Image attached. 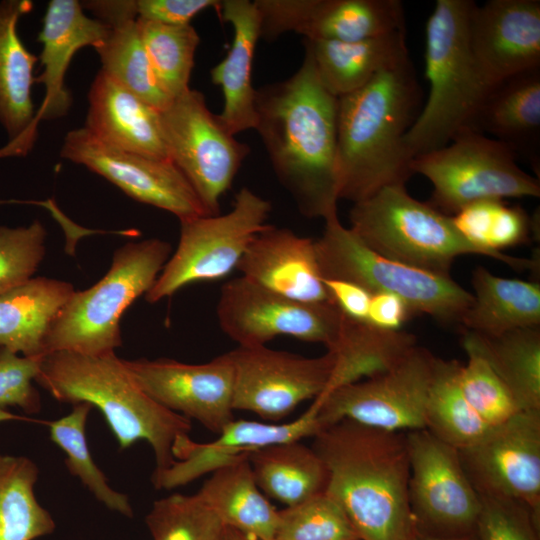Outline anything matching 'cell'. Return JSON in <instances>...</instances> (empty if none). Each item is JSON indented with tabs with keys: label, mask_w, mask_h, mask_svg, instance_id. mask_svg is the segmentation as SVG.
<instances>
[{
	"label": "cell",
	"mask_w": 540,
	"mask_h": 540,
	"mask_svg": "<svg viewBox=\"0 0 540 540\" xmlns=\"http://www.w3.org/2000/svg\"><path fill=\"white\" fill-rule=\"evenodd\" d=\"M411 540H476L475 534L462 537H437L415 532Z\"/></svg>",
	"instance_id": "cell-49"
},
{
	"label": "cell",
	"mask_w": 540,
	"mask_h": 540,
	"mask_svg": "<svg viewBox=\"0 0 540 540\" xmlns=\"http://www.w3.org/2000/svg\"><path fill=\"white\" fill-rule=\"evenodd\" d=\"M461 366L458 360L436 357L425 413V429L457 450L475 444L492 428L465 398Z\"/></svg>",
	"instance_id": "cell-37"
},
{
	"label": "cell",
	"mask_w": 540,
	"mask_h": 540,
	"mask_svg": "<svg viewBox=\"0 0 540 540\" xmlns=\"http://www.w3.org/2000/svg\"><path fill=\"white\" fill-rule=\"evenodd\" d=\"M84 128L112 147L155 158H169L161 111L147 104L103 71L94 78Z\"/></svg>",
	"instance_id": "cell-24"
},
{
	"label": "cell",
	"mask_w": 540,
	"mask_h": 540,
	"mask_svg": "<svg viewBox=\"0 0 540 540\" xmlns=\"http://www.w3.org/2000/svg\"><path fill=\"white\" fill-rule=\"evenodd\" d=\"M91 409L87 403H77L65 416L43 423L49 427L51 441L65 453L64 463L68 472L77 477L106 508L132 518L134 511L129 497L110 486L90 452L86 424Z\"/></svg>",
	"instance_id": "cell-38"
},
{
	"label": "cell",
	"mask_w": 540,
	"mask_h": 540,
	"mask_svg": "<svg viewBox=\"0 0 540 540\" xmlns=\"http://www.w3.org/2000/svg\"><path fill=\"white\" fill-rule=\"evenodd\" d=\"M217 318L238 346H264L275 337L291 336L332 351L341 341L348 316L334 303L290 299L240 276L222 286Z\"/></svg>",
	"instance_id": "cell-13"
},
{
	"label": "cell",
	"mask_w": 540,
	"mask_h": 540,
	"mask_svg": "<svg viewBox=\"0 0 540 540\" xmlns=\"http://www.w3.org/2000/svg\"><path fill=\"white\" fill-rule=\"evenodd\" d=\"M83 9L77 0H51L47 5L38 34L43 71L35 83L44 86L45 95L34 116L36 132L40 120L63 117L71 107L72 97L64 79L73 56L83 47L94 48L108 33L107 24L87 16Z\"/></svg>",
	"instance_id": "cell-22"
},
{
	"label": "cell",
	"mask_w": 540,
	"mask_h": 540,
	"mask_svg": "<svg viewBox=\"0 0 540 540\" xmlns=\"http://www.w3.org/2000/svg\"><path fill=\"white\" fill-rule=\"evenodd\" d=\"M225 540H256V539L249 537L239 532L238 530L226 527Z\"/></svg>",
	"instance_id": "cell-50"
},
{
	"label": "cell",
	"mask_w": 540,
	"mask_h": 540,
	"mask_svg": "<svg viewBox=\"0 0 540 540\" xmlns=\"http://www.w3.org/2000/svg\"><path fill=\"white\" fill-rule=\"evenodd\" d=\"M41 360L0 349V410L17 407L30 415L40 412L41 397L33 382Z\"/></svg>",
	"instance_id": "cell-45"
},
{
	"label": "cell",
	"mask_w": 540,
	"mask_h": 540,
	"mask_svg": "<svg viewBox=\"0 0 540 540\" xmlns=\"http://www.w3.org/2000/svg\"><path fill=\"white\" fill-rule=\"evenodd\" d=\"M315 251L323 280L355 283L371 294L402 298L413 315L425 314L443 324H459L473 294L451 276L428 272L387 258L367 247L338 215L325 220Z\"/></svg>",
	"instance_id": "cell-7"
},
{
	"label": "cell",
	"mask_w": 540,
	"mask_h": 540,
	"mask_svg": "<svg viewBox=\"0 0 540 540\" xmlns=\"http://www.w3.org/2000/svg\"><path fill=\"white\" fill-rule=\"evenodd\" d=\"M451 219L457 231L487 257L519 271L539 269V259L502 253L529 242L535 231V220L522 207L504 200H481L461 208Z\"/></svg>",
	"instance_id": "cell-35"
},
{
	"label": "cell",
	"mask_w": 540,
	"mask_h": 540,
	"mask_svg": "<svg viewBox=\"0 0 540 540\" xmlns=\"http://www.w3.org/2000/svg\"><path fill=\"white\" fill-rule=\"evenodd\" d=\"M124 364L140 386L163 407L219 434L233 418L234 368L224 353L207 363L139 358Z\"/></svg>",
	"instance_id": "cell-18"
},
{
	"label": "cell",
	"mask_w": 540,
	"mask_h": 540,
	"mask_svg": "<svg viewBox=\"0 0 540 540\" xmlns=\"http://www.w3.org/2000/svg\"><path fill=\"white\" fill-rule=\"evenodd\" d=\"M170 255V243L158 238L118 248L107 273L88 289L74 291L59 311L45 339L44 356L58 351L115 352L122 345V315L151 289Z\"/></svg>",
	"instance_id": "cell-6"
},
{
	"label": "cell",
	"mask_w": 540,
	"mask_h": 540,
	"mask_svg": "<svg viewBox=\"0 0 540 540\" xmlns=\"http://www.w3.org/2000/svg\"><path fill=\"white\" fill-rule=\"evenodd\" d=\"M259 489L286 506L325 492L328 472L312 447L300 441L272 444L248 453Z\"/></svg>",
	"instance_id": "cell-33"
},
{
	"label": "cell",
	"mask_w": 540,
	"mask_h": 540,
	"mask_svg": "<svg viewBox=\"0 0 540 540\" xmlns=\"http://www.w3.org/2000/svg\"><path fill=\"white\" fill-rule=\"evenodd\" d=\"M405 434L415 531L437 537L473 535L481 499L463 469L458 450L426 429Z\"/></svg>",
	"instance_id": "cell-14"
},
{
	"label": "cell",
	"mask_w": 540,
	"mask_h": 540,
	"mask_svg": "<svg viewBox=\"0 0 540 540\" xmlns=\"http://www.w3.org/2000/svg\"><path fill=\"white\" fill-rule=\"evenodd\" d=\"M471 0H437L425 27L429 94L404 138L414 157L440 149L464 129H473L492 87L472 53L468 19ZM474 130V129H473Z\"/></svg>",
	"instance_id": "cell-5"
},
{
	"label": "cell",
	"mask_w": 540,
	"mask_h": 540,
	"mask_svg": "<svg viewBox=\"0 0 540 540\" xmlns=\"http://www.w3.org/2000/svg\"><path fill=\"white\" fill-rule=\"evenodd\" d=\"M352 232L370 249L400 263L450 276L454 260L486 254L455 228L451 216L413 198L406 185L387 186L354 203Z\"/></svg>",
	"instance_id": "cell-8"
},
{
	"label": "cell",
	"mask_w": 540,
	"mask_h": 540,
	"mask_svg": "<svg viewBox=\"0 0 540 540\" xmlns=\"http://www.w3.org/2000/svg\"><path fill=\"white\" fill-rule=\"evenodd\" d=\"M413 313L399 296L379 292L372 294L369 303L367 322L383 330H400Z\"/></svg>",
	"instance_id": "cell-47"
},
{
	"label": "cell",
	"mask_w": 540,
	"mask_h": 540,
	"mask_svg": "<svg viewBox=\"0 0 540 540\" xmlns=\"http://www.w3.org/2000/svg\"><path fill=\"white\" fill-rule=\"evenodd\" d=\"M198 494L225 527L256 540H275L278 511L257 486L248 455L212 472Z\"/></svg>",
	"instance_id": "cell-31"
},
{
	"label": "cell",
	"mask_w": 540,
	"mask_h": 540,
	"mask_svg": "<svg viewBox=\"0 0 540 540\" xmlns=\"http://www.w3.org/2000/svg\"><path fill=\"white\" fill-rule=\"evenodd\" d=\"M145 523L152 540H225V525L198 492L154 501Z\"/></svg>",
	"instance_id": "cell-40"
},
{
	"label": "cell",
	"mask_w": 540,
	"mask_h": 540,
	"mask_svg": "<svg viewBox=\"0 0 540 540\" xmlns=\"http://www.w3.org/2000/svg\"><path fill=\"white\" fill-rule=\"evenodd\" d=\"M108 25L94 49L101 71L159 111L173 101L159 85L137 25L135 0H90L81 3Z\"/></svg>",
	"instance_id": "cell-25"
},
{
	"label": "cell",
	"mask_w": 540,
	"mask_h": 540,
	"mask_svg": "<svg viewBox=\"0 0 540 540\" xmlns=\"http://www.w3.org/2000/svg\"><path fill=\"white\" fill-rule=\"evenodd\" d=\"M47 231L39 220L0 226V294L32 278L46 252Z\"/></svg>",
	"instance_id": "cell-43"
},
{
	"label": "cell",
	"mask_w": 540,
	"mask_h": 540,
	"mask_svg": "<svg viewBox=\"0 0 540 540\" xmlns=\"http://www.w3.org/2000/svg\"><path fill=\"white\" fill-rule=\"evenodd\" d=\"M480 496L518 501L540 518V410H522L458 450Z\"/></svg>",
	"instance_id": "cell-17"
},
{
	"label": "cell",
	"mask_w": 540,
	"mask_h": 540,
	"mask_svg": "<svg viewBox=\"0 0 540 540\" xmlns=\"http://www.w3.org/2000/svg\"><path fill=\"white\" fill-rule=\"evenodd\" d=\"M461 345L468 360L460 369V387L479 416L494 427L522 411L488 361L469 344Z\"/></svg>",
	"instance_id": "cell-42"
},
{
	"label": "cell",
	"mask_w": 540,
	"mask_h": 540,
	"mask_svg": "<svg viewBox=\"0 0 540 540\" xmlns=\"http://www.w3.org/2000/svg\"><path fill=\"white\" fill-rule=\"evenodd\" d=\"M275 540H359L341 506L325 492L278 511Z\"/></svg>",
	"instance_id": "cell-41"
},
{
	"label": "cell",
	"mask_w": 540,
	"mask_h": 540,
	"mask_svg": "<svg viewBox=\"0 0 540 540\" xmlns=\"http://www.w3.org/2000/svg\"><path fill=\"white\" fill-rule=\"evenodd\" d=\"M0 203H6V201H0Z\"/></svg>",
	"instance_id": "cell-51"
},
{
	"label": "cell",
	"mask_w": 540,
	"mask_h": 540,
	"mask_svg": "<svg viewBox=\"0 0 540 540\" xmlns=\"http://www.w3.org/2000/svg\"><path fill=\"white\" fill-rule=\"evenodd\" d=\"M469 43L487 82L495 87L515 75L540 68V1L473 2Z\"/></svg>",
	"instance_id": "cell-20"
},
{
	"label": "cell",
	"mask_w": 540,
	"mask_h": 540,
	"mask_svg": "<svg viewBox=\"0 0 540 540\" xmlns=\"http://www.w3.org/2000/svg\"><path fill=\"white\" fill-rule=\"evenodd\" d=\"M255 111L254 129L300 213L337 216L338 98L323 86L309 50L291 77L256 89Z\"/></svg>",
	"instance_id": "cell-1"
},
{
	"label": "cell",
	"mask_w": 540,
	"mask_h": 540,
	"mask_svg": "<svg viewBox=\"0 0 540 540\" xmlns=\"http://www.w3.org/2000/svg\"><path fill=\"white\" fill-rule=\"evenodd\" d=\"M474 130L488 133L539 167L540 68L504 80L484 101Z\"/></svg>",
	"instance_id": "cell-28"
},
{
	"label": "cell",
	"mask_w": 540,
	"mask_h": 540,
	"mask_svg": "<svg viewBox=\"0 0 540 540\" xmlns=\"http://www.w3.org/2000/svg\"><path fill=\"white\" fill-rule=\"evenodd\" d=\"M480 499L476 540H539L540 518L526 505L506 498Z\"/></svg>",
	"instance_id": "cell-44"
},
{
	"label": "cell",
	"mask_w": 540,
	"mask_h": 540,
	"mask_svg": "<svg viewBox=\"0 0 540 540\" xmlns=\"http://www.w3.org/2000/svg\"><path fill=\"white\" fill-rule=\"evenodd\" d=\"M435 360L416 344L387 369L318 396L323 428L349 419L395 432L425 429Z\"/></svg>",
	"instance_id": "cell-11"
},
{
	"label": "cell",
	"mask_w": 540,
	"mask_h": 540,
	"mask_svg": "<svg viewBox=\"0 0 540 540\" xmlns=\"http://www.w3.org/2000/svg\"><path fill=\"white\" fill-rule=\"evenodd\" d=\"M38 476L30 458L0 453V540H36L55 531L51 513L35 494Z\"/></svg>",
	"instance_id": "cell-36"
},
{
	"label": "cell",
	"mask_w": 540,
	"mask_h": 540,
	"mask_svg": "<svg viewBox=\"0 0 540 540\" xmlns=\"http://www.w3.org/2000/svg\"><path fill=\"white\" fill-rule=\"evenodd\" d=\"M319 406V401L314 399L300 417L283 424L232 420L211 442L193 441L189 434L178 436L172 445L175 461L165 470L152 474L153 486L158 490H172L235 463L262 447L314 437L323 429Z\"/></svg>",
	"instance_id": "cell-19"
},
{
	"label": "cell",
	"mask_w": 540,
	"mask_h": 540,
	"mask_svg": "<svg viewBox=\"0 0 540 540\" xmlns=\"http://www.w3.org/2000/svg\"><path fill=\"white\" fill-rule=\"evenodd\" d=\"M218 8L224 21L233 27L234 37L226 57L211 71L213 84L223 92V109L219 118L227 130L236 135L254 129L255 94L251 71L256 43L260 38L259 15L254 1L223 0Z\"/></svg>",
	"instance_id": "cell-26"
},
{
	"label": "cell",
	"mask_w": 540,
	"mask_h": 540,
	"mask_svg": "<svg viewBox=\"0 0 540 540\" xmlns=\"http://www.w3.org/2000/svg\"><path fill=\"white\" fill-rule=\"evenodd\" d=\"M35 382L61 403H87L103 415L120 450L138 441L153 450L158 473L175 461L174 440L189 434L191 420L147 395L115 352L87 355L69 351L42 357Z\"/></svg>",
	"instance_id": "cell-4"
},
{
	"label": "cell",
	"mask_w": 540,
	"mask_h": 540,
	"mask_svg": "<svg viewBox=\"0 0 540 540\" xmlns=\"http://www.w3.org/2000/svg\"><path fill=\"white\" fill-rule=\"evenodd\" d=\"M304 46L323 86L337 98L409 57L406 29L353 42L304 39Z\"/></svg>",
	"instance_id": "cell-29"
},
{
	"label": "cell",
	"mask_w": 540,
	"mask_h": 540,
	"mask_svg": "<svg viewBox=\"0 0 540 540\" xmlns=\"http://www.w3.org/2000/svg\"><path fill=\"white\" fill-rule=\"evenodd\" d=\"M461 342L476 349L506 385L520 410H540V328L499 335L462 330Z\"/></svg>",
	"instance_id": "cell-34"
},
{
	"label": "cell",
	"mask_w": 540,
	"mask_h": 540,
	"mask_svg": "<svg viewBox=\"0 0 540 540\" xmlns=\"http://www.w3.org/2000/svg\"><path fill=\"white\" fill-rule=\"evenodd\" d=\"M403 29L399 0H307L297 33L310 40L353 42Z\"/></svg>",
	"instance_id": "cell-32"
},
{
	"label": "cell",
	"mask_w": 540,
	"mask_h": 540,
	"mask_svg": "<svg viewBox=\"0 0 540 540\" xmlns=\"http://www.w3.org/2000/svg\"><path fill=\"white\" fill-rule=\"evenodd\" d=\"M60 156L104 177L136 201L165 210L180 221L208 215L171 159L112 147L84 127L66 134Z\"/></svg>",
	"instance_id": "cell-16"
},
{
	"label": "cell",
	"mask_w": 540,
	"mask_h": 540,
	"mask_svg": "<svg viewBox=\"0 0 540 540\" xmlns=\"http://www.w3.org/2000/svg\"><path fill=\"white\" fill-rule=\"evenodd\" d=\"M270 211L269 201L243 187L227 213L180 221L177 248L145 294L146 300L156 303L186 285L230 274L249 243L268 225Z\"/></svg>",
	"instance_id": "cell-10"
},
{
	"label": "cell",
	"mask_w": 540,
	"mask_h": 540,
	"mask_svg": "<svg viewBox=\"0 0 540 540\" xmlns=\"http://www.w3.org/2000/svg\"><path fill=\"white\" fill-rule=\"evenodd\" d=\"M138 30L155 77L173 100L190 89L194 56L200 43L195 28L137 18Z\"/></svg>",
	"instance_id": "cell-39"
},
{
	"label": "cell",
	"mask_w": 540,
	"mask_h": 540,
	"mask_svg": "<svg viewBox=\"0 0 540 540\" xmlns=\"http://www.w3.org/2000/svg\"><path fill=\"white\" fill-rule=\"evenodd\" d=\"M32 8L30 0L0 2V122L9 135L0 157L25 156L36 140L31 89L38 58L27 50L17 33L19 19Z\"/></svg>",
	"instance_id": "cell-23"
},
{
	"label": "cell",
	"mask_w": 540,
	"mask_h": 540,
	"mask_svg": "<svg viewBox=\"0 0 540 540\" xmlns=\"http://www.w3.org/2000/svg\"><path fill=\"white\" fill-rule=\"evenodd\" d=\"M474 301L463 315L462 330L481 335L540 326V284L496 276L483 266L472 272Z\"/></svg>",
	"instance_id": "cell-30"
},
{
	"label": "cell",
	"mask_w": 540,
	"mask_h": 540,
	"mask_svg": "<svg viewBox=\"0 0 540 540\" xmlns=\"http://www.w3.org/2000/svg\"><path fill=\"white\" fill-rule=\"evenodd\" d=\"M421 88L410 57L338 98L339 199L357 203L413 175L404 138L420 112Z\"/></svg>",
	"instance_id": "cell-3"
},
{
	"label": "cell",
	"mask_w": 540,
	"mask_h": 540,
	"mask_svg": "<svg viewBox=\"0 0 540 540\" xmlns=\"http://www.w3.org/2000/svg\"><path fill=\"white\" fill-rule=\"evenodd\" d=\"M241 276L281 296L306 303L332 302L321 276L315 240L267 225L249 243Z\"/></svg>",
	"instance_id": "cell-21"
},
{
	"label": "cell",
	"mask_w": 540,
	"mask_h": 540,
	"mask_svg": "<svg viewBox=\"0 0 540 540\" xmlns=\"http://www.w3.org/2000/svg\"><path fill=\"white\" fill-rule=\"evenodd\" d=\"M313 438L328 472L325 493L341 506L358 539L411 540L416 531L405 432L342 419Z\"/></svg>",
	"instance_id": "cell-2"
},
{
	"label": "cell",
	"mask_w": 540,
	"mask_h": 540,
	"mask_svg": "<svg viewBox=\"0 0 540 540\" xmlns=\"http://www.w3.org/2000/svg\"><path fill=\"white\" fill-rule=\"evenodd\" d=\"M74 291L67 281L39 276L0 294V349L43 357L50 326Z\"/></svg>",
	"instance_id": "cell-27"
},
{
	"label": "cell",
	"mask_w": 540,
	"mask_h": 540,
	"mask_svg": "<svg viewBox=\"0 0 540 540\" xmlns=\"http://www.w3.org/2000/svg\"><path fill=\"white\" fill-rule=\"evenodd\" d=\"M334 304L347 316L367 322L372 294L363 287L343 280H323Z\"/></svg>",
	"instance_id": "cell-48"
},
{
	"label": "cell",
	"mask_w": 540,
	"mask_h": 540,
	"mask_svg": "<svg viewBox=\"0 0 540 540\" xmlns=\"http://www.w3.org/2000/svg\"><path fill=\"white\" fill-rule=\"evenodd\" d=\"M226 353L234 368L233 409L270 421H278L300 403L326 393L337 365L331 351L303 357L264 345L238 346Z\"/></svg>",
	"instance_id": "cell-15"
},
{
	"label": "cell",
	"mask_w": 540,
	"mask_h": 540,
	"mask_svg": "<svg viewBox=\"0 0 540 540\" xmlns=\"http://www.w3.org/2000/svg\"><path fill=\"white\" fill-rule=\"evenodd\" d=\"M216 0H135L137 18L165 25H190L191 20L210 7H218Z\"/></svg>",
	"instance_id": "cell-46"
},
{
	"label": "cell",
	"mask_w": 540,
	"mask_h": 540,
	"mask_svg": "<svg viewBox=\"0 0 540 540\" xmlns=\"http://www.w3.org/2000/svg\"><path fill=\"white\" fill-rule=\"evenodd\" d=\"M168 156L197 194L208 215L219 214L250 148L238 141L210 111L204 95L189 89L161 111Z\"/></svg>",
	"instance_id": "cell-12"
},
{
	"label": "cell",
	"mask_w": 540,
	"mask_h": 540,
	"mask_svg": "<svg viewBox=\"0 0 540 540\" xmlns=\"http://www.w3.org/2000/svg\"><path fill=\"white\" fill-rule=\"evenodd\" d=\"M516 159L507 144L464 129L446 146L414 157L411 170L432 184L428 203L452 216L481 200L539 197V180L521 169Z\"/></svg>",
	"instance_id": "cell-9"
}]
</instances>
